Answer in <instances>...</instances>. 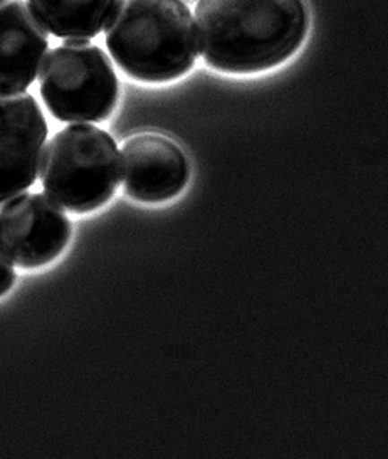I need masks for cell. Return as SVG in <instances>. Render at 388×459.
<instances>
[{
    "instance_id": "3",
    "label": "cell",
    "mask_w": 388,
    "mask_h": 459,
    "mask_svg": "<svg viewBox=\"0 0 388 459\" xmlns=\"http://www.w3.org/2000/svg\"><path fill=\"white\" fill-rule=\"evenodd\" d=\"M120 177L116 142L93 125H69L42 153V187L56 204L76 214L103 207L118 189Z\"/></svg>"
},
{
    "instance_id": "1",
    "label": "cell",
    "mask_w": 388,
    "mask_h": 459,
    "mask_svg": "<svg viewBox=\"0 0 388 459\" xmlns=\"http://www.w3.org/2000/svg\"><path fill=\"white\" fill-rule=\"evenodd\" d=\"M194 17L205 63L232 74L280 66L308 36L305 0H199Z\"/></svg>"
},
{
    "instance_id": "6",
    "label": "cell",
    "mask_w": 388,
    "mask_h": 459,
    "mask_svg": "<svg viewBox=\"0 0 388 459\" xmlns=\"http://www.w3.org/2000/svg\"><path fill=\"white\" fill-rule=\"evenodd\" d=\"M46 138L47 122L36 98L0 90V204L34 186Z\"/></svg>"
},
{
    "instance_id": "8",
    "label": "cell",
    "mask_w": 388,
    "mask_h": 459,
    "mask_svg": "<svg viewBox=\"0 0 388 459\" xmlns=\"http://www.w3.org/2000/svg\"><path fill=\"white\" fill-rule=\"evenodd\" d=\"M47 29L22 0H0V90L24 91L47 55Z\"/></svg>"
},
{
    "instance_id": "5",
    "label": "cell",
    "mask_w": 388,
    "mask_h": 459,
    "mask_svg": "<svg viewBox=\"0 0 388 459\" xmlns=\"http://www.w3.org/2000/svg\"><path fill=\"white\" fill-rule=\"evenodd\" d=\"M71 222L44 194H24L0 209V253L19 268L36 270L66 249Z\"/></svg>"
},
{
    "instance_id": "7",
    "label": "cell",
    "mask_w": 388,
    "mask_h": 459,
    "mask_svg": "<svg viewBox=\"0 0 388 459\" xmlns=\"http://www.w3.org/2000/svg\"><path fill=\"white\" fill-rule=\"evenodd\" d=\"M125 192L138 203L160 204L177 197L190 177L182 149L160 134L145 132L123 143L120 159Z\"/></svg>"
},
{
    "instance_id": "4",
    "label": "cell",
    "mask_w": 388,
    "mask_h": 459,
    "mask_svg": "<svg viewBox=\"0 0 388 459\" xmlns=\"http://www.w3.org/2000/svg\"><path fill=\"white\" fill-rule=\"evenodd\" d=\"M42 101L56 120L99 123L116 108L118 78L107 53L86 39H66L44 56Z\"/></svg>"
},
{
    "instance_id": "10",
    "label": "cell",
    "mask_w": 388,
    "mask_h": 459,
    "mask_svg": "<svg viewBox=\"0 0 388 459\" xmlns=\"http://www.w3.org/2000/svg\"><path fill=\"white\" fill-rule=\"evenodd\" d=\"M15 281V271L13 266L5 261V257L0 255V298L5 293H9V290L13 288Z\"/></svg>"
},
{
    "instance_id": "9",
    "label": "cell",
    "mask_w": 388,
    "mask_h": 459,
    "mask_svg": "<svg viewBox=\"0 0 388 459\" xmlns=\"http://www.w3.org/2000/svg\"><path fill=\"white\" fill-rule=\"evenodd\" d=\"M118 0H29L40 24L56 38L91 39L107 24Z\"/></svg>"
},
{
    "instance_id": "2",
    "label": "cell",
    "mask_w": 388,
    "mask_h": 459,
    "mask_svg": "<svg viewBox=\"0 0 388 459\" xmlns=\"http://www.w3.org/2000/svg\"><path fill=\"white\" fill-rule=\"evenodd\" d=\"M105 34L109 56L136 82L178 80L199 55L194 15L182 0H118Z\"/></svg>"
}]
</instances>
